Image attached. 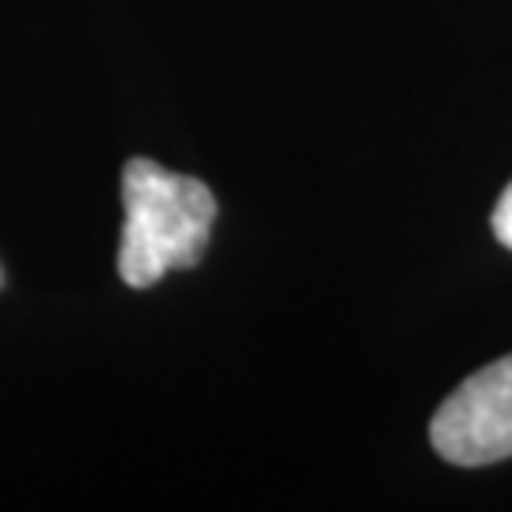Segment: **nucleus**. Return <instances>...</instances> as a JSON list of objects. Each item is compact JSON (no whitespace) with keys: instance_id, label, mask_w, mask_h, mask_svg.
<instances>
[{"instance_id":"f257e3e1","label":"nucleus","mask_w":512,"mask_h":512,"mask_svg":"<svg viewBox=\"0 0 512 512\" xmlns=\"http://www.w3.org/2000/svg\"><path fill=\"white\" fill-rule=\"evenodd\" d=\"M122 247L118 274L129 289H148L171 270L198 266L217 220V198L202 179L175 175L133 156L122 171Z\"/></svg>"},{"instance_id":"7ed1b4c3","label":"nucleus","mask_w":512,"mask_h":512,"mask_svg":"<svg viewBox=\"0 0 512 512\" xmlns=\"http://www.w3.org/2000/svg\"><path fill=\"white\" fill-rule=\"evenodd\" d=\"M494 236L501 239V247L512 251V183L501 190V198L494 205Z\"/></svg>"},{"instance_id":"f03ea898","label":"nucleus","mask_w":512,"mask_h":512,"mask_svg":"<svg viewBox=\"0 0 512 512\" xmlns=\"http://www.w3.org/2000/svg\"><path fill=\"white\" fill-rule=\"evenodd\" d=\"M429 440L456 467H486L512 456V353L478 368L437 406Z\"/></svg>"},{"instance_id":"20e7f679","label":"nucleus","mask_w":512,"mask_h":512,"mask_svg":"<svg viewBox=\"0 0 512 512\" xmlns=\"http://www.w3.org/2000/svg\"><path fill=\"white\" fill-rule=\"evenodd\" d=\"M0 285H4V274H0Z\"/></svg>"}]
</instances>
